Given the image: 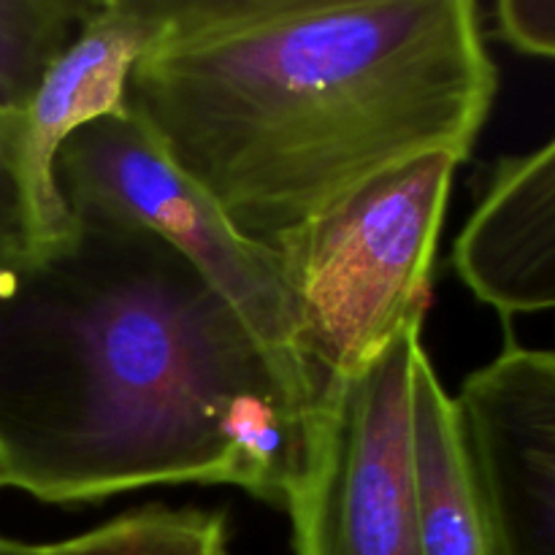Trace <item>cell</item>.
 <instances>
[{"mask_svg": "<svg viewBox=\"0 0 555 555\" xmlns=\"http://www.w3.org/2000/svg\"><path fill=\"white\" fill-rule=\"evenodd\" d=\"M496 30L518 52L555 57V0H502Z\"/></svg>", "mask_w": 555, "mask_h": 555, "instance_id": "7c38bea8", "label": "cell"}, {"mask_svg": "<svg viewBox=\"0 0 555 555\" xmlns=\"http://www.w3.org/2000/svg\"><path fill=\"white\" fill-rule=\"evenodd\" d=\"M98 0H0V119L30 103Z\"/></svg>", "mask_w": 555, "mask_h": 555, "instance_id": "8fae6325", "label": "cell"}, {"mask_svg": "<svg viewBox=\"0 0 555 555\" xmlns=\"http://www.w3.org/2000/svg\"><path fill=\"white\" fill-rule=\"evenodd\" d=\"M453 410L488 555H555V352L504 347Z\"/></svg>", "mask_w": 555, "mask_h": 555, "instance_id": "8992f818", "label": "cell"}, {"mask_svg": "<svg viewBox=\"0 0 555 555\" xmlns=\"http://www.w3.org/2000/svg\"><path fill=\"white\" fill-rule=\"evenodd\" d=\"M0 225L11 228V231H20L22 236L30 242V233H27L25 222V209H22V195L16 188V179L11 173L9 160L3 155V146H0Z\"/></svg>", "mask_w": 555, "mask_h": 555, "instance_id": "4fadbf2b", "label": "cell"}, {"mask_svg": "<svg viewBox=\"0 0 555 555\" xmlns=\"http://www.w3.org/2000/svg\"><path fill=\"white\" fill-rule=\"evenodd\" d=\"M453 269L504 318L555 312V139L493 168L455 238Z\"/></svg>", "mask_w": 555, "mask_h": 555, "instance_id": "ba28073f", "label": "cell"}, {"mask_svg": "<svg viewBox=\"0 0 555 555\" xmlns=\"http://www.w3.org/2000/svg\"><path fill=\"white\" fill-rule=\"evenodd\" d=\"M423 320L347 374L312 428L287 499L296 555H423L412 469V372Z\"/></svg>", "mask_w": 555, "mask_h": 555, "instance_id": "277c9868", "label": "cell"}, {"mask_svg": "<svg viewBox=\"0 0 555 555\" xmlns=\"http://www.w3.org/2000/svg\"><path fill=\"white\" fill-rule=\"evenodd\" d=\"M65 211V233L0 260V488L233 486L285 509L314 428L298 369L155 231Z\"/></svg>", "mask_w": 555, "mask_h": 555, "instance_id": "6da1fadb", "label": "cell"}, {"mask_svg": "<svg viewBox=\"0 0 555 555\" xmlns=\"http://www.w3.org/2000/svg\"><path fill=\"white\" fill-rule=\"evenodd\" d=\"M20 555H231V529L222 509L150 504L68 540L20 542Z\"/></svg>", "mask_w": 555, "mask_h": 555, "instance_id": "30bf717a", "label": "cell"}, {"mask_svg": "<svg viewBox=\"0 0 555 555\" xmlns=\"http://www.w3.org/2000/svg\"><path fill=\"white\" fill-rule=\"evenodd\" d=\"M25 247H30V242L20 231H11V228L0 225V260H5L9 255L20 253Z\"/></svg>", "mask_w": 555, "mask_h": 555, "instance_id": "5bb4252c", "label": "cell"}, {"mask_svg": "<svg viewBox=\"0 0 555 555\" xmlns=\"http://www.w3.org/2000/svg\"><path fill=\"white\" fill-rule=\"evenodd\" d=\"M0 555H20V542L0 537Z\"/></svg>", "mask_w": 555, "mask_h": 555, "instance_id": "9a60e30c", "label": "cell"}, {"mask_svg": "<svg viewBox=\"0 0 555 555\" xmlns=\"http://www.w3.org/2000/svg\"><path fill=\"white\" fill-rule=\"evenodd\" d=\"M496 87L472 0H171L122 108L274 253L396 168L464 163Z\"/></svg>", "mask_w": 555, "mask_h": 555, "instance_id": "7a4b0ae2", "label": "cell"}, {"mask_svg": "<svg viewBox=\"0 0 555 555\" xmlns=\"http://www.w3.org/2000/svg\"><path fill=\"white\" fill-rule=\"evenodd\" d=\"M412 469L423 555H488L453 396L439 383L426 350L412 372Z\"/></svg>", "mask_w": 555, "mask_h": 555, "instance_id": "9c48e42d", "label": "cell"}, {"mask_svg": "<svg viewBox=\"0 0 555 555\" xmlns=\"http://www.w3.org/2000/svg\"><path fill=\"white\" fill-rule=\"evenodd\" d=\"M52 177L65 209L108 211L166 238L276 356L298 369V304L280 255L238 236L125 114L76 128L54 155Z\"/></svg>", "mask_w": 555, "mask_h": 555, "instance_id": "5b68a950", "label": "cell"}, {"mask_svg": "<svg viewBox=\"0 0 555 555\" xmlns=\"http://www.w3.org/2000/svg\"><path fill=\"white\" fill-rule=\"evenodd\" d=\"M168 14L171 0H98L30 103L0 119V146L20 188L30 247L70 225L52 177L60 144L81 125L125 114L130 70L160 36Z\"/></svg>", "mask_w": 555, "mask_h": 555, "instance_id": "52a82bcc", "label": "cell"}, {"mask_svg": "<svg viewBox=\"0 0 555 555\" xmlns=\"http://www.w3.org/2000/svg\"><path fill=\"white\" fill-rule=\"evenodd\" d=\"M455 168L450 155L396 168L274 249L298 304L296 363L314 421L347 374L426 320Z\"/></svg>", "mask_w": 555, "mask_h": 555, "instance_id": "3957f363", "label": "cell"}]
</instances>
